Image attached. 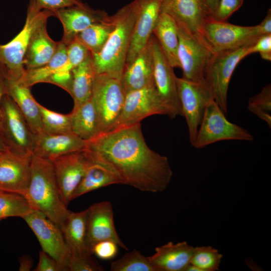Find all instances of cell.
Segmentation results:
<instances>
[{
    "label": "cell",
    "mask_w": 271,
    "mask_h": 271,
    "mask_svg": "<svg viewBox=\"0 0 271 271\" xmlns=\"http://www.w3.org/2000/svg\"><path fill=\"white\" fill-rule=\"evenodd\" d=\"M35 271H60L58 262L43 250L39 252L38 263Z\"/></svg>",
    "instance_id": "44"
},
{
    "label": "cell",
    "mask_w": 271,
    "mask_h": 271,
    "mask_svg": "<svg viewBox=\"0 0 271 271\" xmlns=\"http://www.w3.org/2000/svg\"><path fill=\"white\" fill-rule=\"evenodd\" d=\"M38 104L43 132L52 134L73 132L70 113L64 114L57 113L39 103Z\"/></svg>",
    "instance_id": "35"
},
{
    "label": "cell",
    "mask_w": 271,
    "mask_h": 271,
    "mask_svg": "<svg viewBox=\"0 0 271 271\" xmlns=\"http://www.w3.org/2000/svg\"><path fill=\"white\" fill-rule=\"evenodd\" d=\"M120 81L126 93L155 84L151 38L134 60L125 66Z\"/></svg>",
    "instance_id": "22"
},
{
    "label": "cell",
    "mask_w": 271,
    "mask_h": 271,
    "mask_svg": "<svg viewBox=\"0 0 271 271\" xmlns=\"http://www.w3.org/2000/svg\"><path fill=\"white\" fill-rule=\"evenodd\" d=\"M8 150V146L0 129V153Z\"/></svg>",
    "instance_id": "49"
},
{
    "label": "cell",
    "mask_w": 271,
    "mask_h": 271,
    "mask_svg": "<svg viewBox=\"0 0 271 271\" xmlns=\"http://www.w3.org/2000/svg\"><path fill=\"white\" fill-rule=\"evenodd\" d=\"M7 93L15 102L35 135L43 132L38 102L33 97L30 87L19 79L7 75Z\"/></svg>",
    "instance_id": "25"
},
{
    "label": "cell",
    "mask_w": 271,
    "mask_h": 271,
    "mask_svg": "<svg viewBox=\"0 0 271 271\" xmlns=\"http://www.w3.org/2000/svg\"><path fill=\"white\" fill-rule=\"evenodd\" d=\"M118 245L111 240H103L96 243L92 252L98 258L103 260H109L114 258L117 253Z\"/></svg>",
    "instance_id": "41"
},
{
    "label": "cell",
    "mask_w": 271,
    "mask_h": 271,
    "mask_svg": "<svg viewBox=\"0 0 271 271\" xmlns=\"http://www.w3.org/2000/svg\"><path fill=\"white\" fill-rule=\"evenodd\" d=\"M91 54L76 38L67 46L65 62L46 81L63 88L70 94L72 84V70Z\"/></svg>",
    "instance_id": "28"
},
{
    "label": "cell",
    "mask_w": 271,
    "mask_h": 271,
    "mask_svg": "<svg viewBox=\"0 0 271 271\" xmlns=\"http://www.w3.org/2000/svg\"><path fill=\"white\" fill-rule=\"evenodd\" d=\"M113 184H120L117 175L104 164L92 161L74 191L72 200L89 192Z\"/></svg>",
    "instance_id": "29"
},
{
    "label": "cell",
    "mask_w": 271,
    "mask_h": 271,
    "mask_svg": "<svg viewBox=\"0 0 271 271\" xmlns=\"http://www.w3.org/2000/svg\"><path fill=\"white\" fill-rule=\"evenodd\" d=\"M223 255L211 246L194 247L190 264L201 271H215L219 268Z\"/></svg>",
    "instance_id": "36"
},
{
    "label": "cell",
    "mask_w": 271,
    "mask_h": 271,
    "mask_svg": "<svg viewBox=\"0 0 271 271\" xmlns=\"http://www.w3.org/2000/svg\"><path fill=\"white\" fill-rule=\"evenodd\" d=\"M88 215V208L78 212H70L62 230L72 256L91 254L88 252L86 246Z\"/></svg>",
    "instance_id": "27"
},
{
    "label": "cell",
    "mask_w": 271,
    "mask_h": 271,
    "mask_svg": "<svg viewBox=\"0 0 271 271\" xmlns=\"http://www.w3.org/2000/svg\"><path fill=\"white\" fill-rule=\"evenodd\" d=\"M125 95L120 80L105 74H96L91 98L97 115L98 134L113 129Z\"/></svg>",
    "instance_id": "6"
},
{
    "label": "cell",
    "mask_w": 271,
    "mask_h": 271,
    "mask_svg": "<svg viewBox=\"0 0 271 271\" xmlns=\"http://www.w3.org/2000/svg\"><path fill=\"white\" fill-rule=\"evenodd\" d=\"M261 35L271 34V10L268 9L262 22L257 25Z\"/></svg>",
    "instance_id": "45"
},
{
    "label": "cell",
    "mask_w": 271,
    "mask_h": 271,
    "mask_svg": "<svg viewBox=\"0 0 271 271\" xmlns=\"http://www.w3.org/2000/svg\"><path fill=\"white\" fill-rule=\"evenodd\" d=\"M54 16L61 22L63 35L61 40L66 46L69 45L81 32L92 25L110 21L104 10L93 9L86 4L62 8L53 11Z\"/></svg>",
    "instance_id": "16"
},
{
    "label": "cell",
    "mask_w": 271,
    "mask_h": 271,
    "mask_svg": "<svg viewBox=\"0 0 271 271\" xmlns=\"http://www.w3.org/2000/svg\"><path fill=\"white\" fill-rule=\"evenodd\" d=\"M20 271H29L33 266V260L31 256L28 255H24L19 258Z\"/></svg>",
    "instance_id": "47"
},
{
    "label": "cell",
    "mask_w": 271,
    "mask_h": 271,
    "mask_svg": "<svg viewBox=\"0 0 271 271\" xmlns=\"http://www.w3.org/2000/svg\"><path fill=\"white\" fill-rule=\"evenodd\" d=\"M253 140V136L247 130L230 122L213 100L205 110L193 147L201 149L222 141L251 142Z\"/></svg>",
    "instance_id": "9"
},
{
    "label": "cell",
    "mask_w": 271,
    "mask_h": 271,
    "mask_svg": "<svg viewBox=\"0 0 271 271\" xmlns=\"http://www.w3.org/2000/svg\"><path fill=\"white\" fill-rule=\"evenodd\" d=\"M176 82L183 116L188 126L189 141L194 146L205 110L214 98L205 80L195 82L177 77Z\"/></svg>",
    "instance_id": "11"
},
{
    "label": "cell",
    "mask_w": 271,
    "mask_h": 271,
    "mask_svg": "<svg viewBox=\"0 0 271 271\" xmlns=\"http://www.w3.org/2000/svg\"><path fill=\"white\" fill-rule=\"evenodd\" d=\"M260 36L257 25L238 26L214 20L210 16L201 32V38L213 53L252 45Z\"/></svg>",
    "instance_id": "8"
},
{
    "label": "cell",
    "mask_w": 271,
    "mask_h": 271,
    "mask_svg": "<svg viewBox=\"0 0 271 271\" xmlns=\"http://www.w3.org/2000/svg\"><path fill=\"white\" fill-rule=\"evenodd\" d=\"M153 60L154 78L158 92L171 113V119L183 116L173 67L163 52L156 38L151 37Z\"/></svg>",
    "instance_id": "15"
},
{
    "label": "cell",
    "mask_w": 271,
    "mask_h": 271,
    "mask_svg": "<svg viewBox=\"0 0 271 271\" xmlns=\"http://www.w3.org/2000/svg\"><path fill=\"white\" fill-rule=\"evenodd\" d=\"M7 93V76L4 67L0 64V106L2 98Z\"/></svg>",
    "instance_id": "46"
},
{
    "label": "cell",
    "mask_w": 271,
    "mask_h": 271,
    "mask_svg": "<svg viewBox=\"0 0 271 271\" xmlns=\"http://www.w3.org/2000/svg\"><path fill=\"white\" fill-rule=\"evenodd\" d=\"M160 13L201 38L203 25L210 16L205 0H161Z\"/></svg>",
    "instance_id": "19"
},
{
    "label": "cell",
    "mask_w": 271,
    "mask_h": 271,
    "mask_svg": "<svg viewBox=\"0 0 271 271\" xmlns=\"http://www.w3.org/2000/svg\"><path fill=\"white\" fill-rule=\"evenodd\" d=\"M67 46L61 41L58 42L57 51L46 64L34 69L26 70L19 79L23 84L30 87L38 83H46L47 80L65 62L67 58Z\"/></svg>",
    "instance_id": "32"
},
{
    "label": "cell",
    "mask_w": 271,
    "mask_h": 271,
    "mask_svg": "<svg viewBox=\"0 0 271 271\" xmlns=\"http://www.w3.org/2000/svg\"><path fill=\"white\" fill-rule=\"evenodd\" d=\"M161 0H141L125 65L131 63L147 45L160 14Z\"/></svg>",
    "instance_id": "20"
},
{
    "label": "cell",
    "mask_w": 271,
    "mask_h": 271,
    "mask_svg": "<svg viewBox=\"0 0 271 271\" xmlns=\"http://www.w3.org/2000/svg\"><path fill=\"white\" fill-rule=\"evenodd\" d=\"M194 249L185 241H170L156 247L155 253L148 258L155 271H185L190 264Z\"/></svg>",
    "instance_id": "23"
},
{
    "label": "cell",
    "mask_w": 271,
    "mask_h": 271,
    "mask_svg": "<svg viewBox=\"0 0 271 271\" xmlns=\"http://www.w3.org/2000/svg\"><path fill=\"white\" fill-rule=\"evenodd\" d=\"M33 210L24 196L0 190V221L12 217L23 218Z\"/></svg>",
    "instance_id": "34"
},
{
    "label": "cell",
    "mask_w": 271,
    "mask_h": 271,
    "mask_svg": "<svg viewBox=\"0 0 271 271\" xmlns=\"http://www.w3.org/2000/svg\"><path fill=\"white\" fill-rule=\"evenodd\" d=\"M54 16L53 11L40 9L30 0L23 29L11 41L0 45V64L8 76L20 79L23 76L24 59L33 32L42 21Z\"/></svg>",
    "instance_id": "4"
},
{
    "label": "cell",
    "mask_w": 271,
    "mask_h": 271,
    "mask_svg": "<svg viewBox=\"0 0 271 271\" xmlns=\"http://www.w3.org/2000/svg\"><path fill=\"white\" fill-rule=\"evenodd\" d=\"M72 84L70 95L76 108L90 98L95 75L92 55L88 57L72 71Z\"/></svg>",
    "instance_id": "31"
},
{
    "label": "cell",
    "mask_w": 271,
    "mask_h": 271,
    "mask_svg": "<svg viewBox=\"0 0 271 271\" xmlns=\"http://www.w3.org/2000/svg\"><path fill=\"white\" fill-rule=\"evenodd\" d=\"M85 141L73 132L35 135L33 155L52 160L59 156L85 150Z\"/></svg>",
    "instance_id": "21"
},
{
    "label": "cell",
    "mask_w": 271,
    "mask_h": 271,
    "mask_svg": "<svg viewBox=\"0 0 271 271\" xmlns=\"http://www.w3.org/2000/svg\"><path fill=\"white\" fill-rule=\"evenodd\" d=\"M22 218L35 234L42 250L58 262L60 271L68 270L70 253L59 227L36 209H33Z\"/></svg>",
    "instance_id": "12"
},
{
    "label": "cell",
    "mask_w": 271,
    "mask_h": 271,
    "mask_svg": "<svg viewBox=\"0 0 271 271\" xmlns=\"http://www.w3.org/2000/svg\"><path fill=\"white\" fill-rule=\"evenodd\" d=\"M114 28V22L111 16L110 21L91 25L80 33L76 38L91 55H94L101 50Z\"/></svg>",
    "instance_id": "33"
},
{
    "label": "cell",
    "mask_w": 271,
    "mask_h": 271,
    "mask_svg": "<svg viewBox=\"0 0 271 271\" xmlns=\"http://www.w3.org/2000/svg\"><path fill=\"white\" fill-rule=\"evenodd\" d=\"M155 114L166 115L171 118L170 111L154 84L126 93L113 129L140 123L147 117Z\"/></svg>",
    "instance_id": "10"
},
{
    "label": "cell",
    "mask_w": 271,
    "mask_h": 271,
    "mask_svg": "<svg viewBox=\"0 0 271 271\" xmlns=\"http://www.w3.org/2000/svg\"><path fill=\"white\" fill-rule=\"evenodd\" d=\"M219 0H205L210 15L215 10Z\"/></svg>",
    "instance_id": "48"
},
{
    "label": "cell",
    "mask_w": 271,
    "mask_h": 271,
    "mask_svg": "<svg viewBox=\"0 0 271 271\" xmlns=\"http://www.w3.org/2000/svg\"><path fill=\"white\" fill-rule=\"evenodd\" d=\"M47 21H42L32 33L24 59L26 70L46 64L57 51L58 42L53 40L49 36L46 28Z\"/></svg>",
    "instance_id": "24"
},
{
    "label": "cell",
    "mask_w": 271,
    "mask_h": 271,
    "mask_svg": "<svg viewBox=\"0 0 271 271\" xmlns=\"http://www.w3.org/2000/svg\"><path fill=\"white\" fill-rule=\"evenodd\" d=\"M72 132L85 141L98 135V123L96 108L91 96L71 113Z\"/></svg>",
    "instance_id": "30"
},
{
    "label": "cell",
    "mask_w": 271,
    "mask_h": 271,
    "mask_svg": "<svg viewBox=\"0 0 271 271\" xmlns=\"http://www.w3.org/2000/svg\"><path fill=\"white\" fill-rule=\"evenodd\" d=\"M250 46L213 53L206 65L204 76L205 82L214 101L226 115L231 77L239 62L249 55Z\"/></svg>",
    "instance_id": "5"
},
{
    "label": "cell",
    "mask_w": 271,
    "mask_h": 271,
    "mask_svg": "<svg viewBox=\"0 0 271 271\" xmlns=\"http://www.w3.org/2000/svg\"><path fill=\"white\" fill-rule=\"evenodd\" d=\"M177 27L182 77L195 82L203 81L206 65L213 53L201 38L180 25Z\"/></svg>",
    "instance_id": "13"
},
{
    "label": "cell",
    "mask_w": 271,
    "mask_h": 271,
    "mask_svg": "<svg viewBox=\"0 0 271 271\" xmlns=\"http://www.w3.org/2000/svg\"><path fill=\"white\" fill-rule=\"evenodd\" d=\"M141 0H134L112 16L114 28L101 50L91 55L96 74L120 80L123 72Z\"/></svg>",
    "instance_id": "2"
},
{
    "label": "cell",
    "mask_w": 271,
    "mask_h": 271,
    "mask_svg": "<svg viewBox=\"0 0 271 271\" xmlns=\"http://www.w3.org/2000/svg\"><path fill=\"white\" fill-rule=\"evenodd\" d=\"M113 221V208L110 202H100L88 208L86 246L89 252L92 254L94 245L103 240L113 241L128 250L117 234Z\"/></svg>",
    "instance_id": "18"
},
{
    "label": "cell",
    "mask_w": 271,
    "mask_h": 271,
    "mask_svg": "<svg viewBox=\"0 0 271 271\" xmlns=\"http://www.w3.org/2000/svg\"><path fill=\"white\" fill-rule=\"evenodd\" d=\"M32 157L9 150L0 153V190L20 194L27 200Z\"/></svg>",
    "instance_id": "17"
},
{
    "label": "cell",
    "mask_w": 271,
    "mask_h": 271,
    "mask_svg": "<svg viewBox=\"0 0 271 271\" xmlns=\"http://www.w3.org/2000/svg\"><path fill=\"white\" fill-rule=\"evenodd\" d=\"M0 129L9 151L21 156H33L35 134L8 93L4 95L1 104Z\"/></svg>",
    "instance_id": "7"
},
{
    "label": "cell",
    "mask_w": 271,
    "mask_h": 271,
    "mask_svg": "<svg viewBox=\"0 0 271 271\" xmlns=\"http://www.w3.org/2000/svg\"><path fill=\"white\" fill-rule=\"evenodd\" d=\"M85 150L92 161L108 166L120 184L141 191H164L173 175L168 158L146 144L140 123L99 134L87 141Z\"/></svg>",
    "instance_id": "1"
},
{
    "label": "cell",
    "mask_w": 271,
    "mask_h": 271,
    "mask_svg": "<svg viewBox=\"0 0 271 271\" xmlns=\"http://www.w3.org/2000/svg\"><path fill=\"white\" fill-rule=\"evenodd\" d=\"M244 0H219L210 17L214 20L226 22L230 16L241 7Z\"/></svg>",
    "instance_id": "40"
},
{
    "label": "cell",
    "mask_w": 271,
    "mask_h": 271,
    "mask_svg": "<svg viewBox=\"0 0 271 271\" xmlns=\"http://www.w3.org/2000/svg\"><path fill=\"white\" fill-rule=\"evenodd\" d=\"M51 161L60 195L67 206L92 160L85 150L59 156Z\"/></svg>",
    "instance_id": "14"
},
{
    "label": "cell",
    "mask_w": 271,
    "mask_h": 271,
    "mask_svg": "<svg viewBox=\"0 0 271 271\" xmlns=\"http://www.w3.org/2000/svg\"><path fill=\"white\" fill-rule=\"evenodd\" d=\"M248 109L271 128V85L268 84L248 101Z\"/></svg>",
    "instance_id": "38"
},
{
    "label": "cell",
    "mask_w": 271,
    "mask_h": 271,
    "mask_svg": "<svg viewBox=\"0 0 271 271\" xmlns=\"http://www.w3.org/2000/svg\"><path fill=\"white\" fill-rule=\"evenodd\" d=\"M27 200L62 231L71 211L62 199L51 160L33 155Z\"/></svg>",
    "instance_id": "3"
},
{
    "label": "cell",
    "mask_w": 271,
    "mask_h": 271,
    "mask_svg": "<svg viewBox=\"0 0 271 271\" xmlns=\"http://www.w3.org/2000/svg\"><path fill=\"white\" fill-rule=\"evenodd\" d=\"M112 271H155L148 257L134 249L111 263Z\"/></svg>",
    "instance_id": "37"
},
{
    "label": "cell",
    "mask_w": 271,
    "mask_h": 271,
    "mask_svg": "<svg viewBox=\"0 0 271 271\" xmlns=\"http://www.w3.org/2000/svg\"><path fill=\"white\" fill-rule=\"evenodd\" d=\"M259 53L261 58L271 60V34L260 36L249 48V55Z\"/></svg>",
    "instance_id": "42"
},
{
    "label": "cell",
    "mask_w": 271,
    "mask_h": 271,
    "mask_svg": "<svg viewBox=\"0 0 271 271\" xmlns=\"http://www.w3.org/2000/svg\"><path fill=\"white\" fill-rule=\"evenodd\" d=\"M153 34L171 65L173 68H181L178 57V27L175 20L168 15L160 13Z\"/></svg>",
    "instance_id": "26"
},
{
    "label": "cell",
    "mask_w": 271,
    "mask_h": 271,
    "mask_svg": "<svg viewBox=\"0 0 271 271\" xmlns=\"http://www.w3.org/2000/svg\"><path fill=\"white\" fill-rule=\"evenodd\" d=\"M34 1L39 9L53 12L83 3L81 0H34Z\"/></svg>",
    "instance_id": "43"
},
{
    "label": "cell",
    "mask_w": 271,
    "mask_h": 271,
    "mask_svg": "<svg viewBox=\"0 0 271 271\" xmlns=\"http://www.w3.org/2000/svg\"><path fill=\"white\" fill-rule=\"evenodd\" d=\"M88 254L82 256L70 255L68 269L70 271H102L104 268L92 256Z\"/></svg>",
    "instance_id": "39"
}]
</instances>
